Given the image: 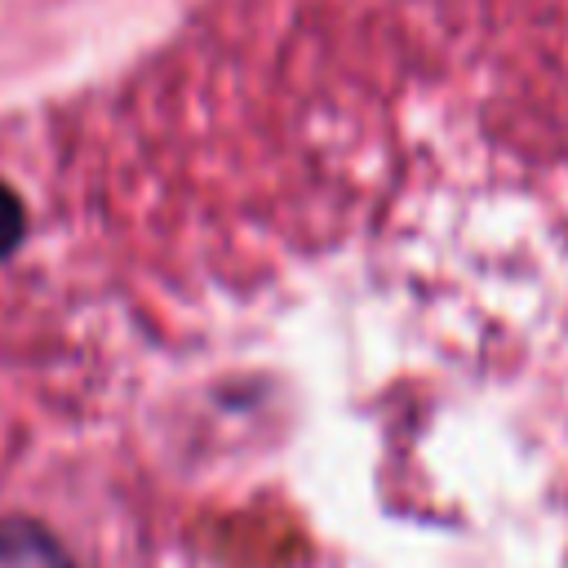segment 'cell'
I'll return each mask as SVG.
<instances>
[{"label": "cell", "mask_w": 568, "mask_h": 568, "mask_svg": "<svg viewBox=\"0 0 568 568\" xmlns=\"http://www.w3.org/2000/svg\"><path fill=\"white\" fill-rule=\"evenodd\" d=\"M0 568H75V564L44 524L27 515H9L0 519Z\"/></svg>", "instance_id": "cell-1"}, {"label": "cell", "mask_w": 568, "mask_h": 568, "mask_svg": "<svg viewBox=\"0 0 568 568\" xmlns=\"http://www.w3.org/2000/svg\"><path fill=\"white\" fill-rule=\"evenodd\" d=\"M18 240H22V204H18V195L0 182V257H9V253L18 248Z\"/></svg>", "instance_id": "cell-2"}]
</instances>
